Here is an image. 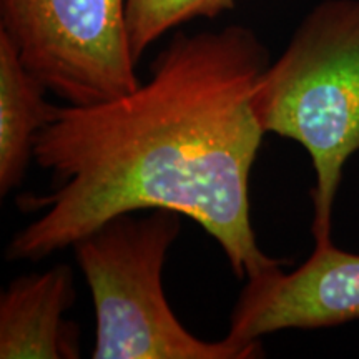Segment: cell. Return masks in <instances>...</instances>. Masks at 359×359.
<instances>
[{"mask_svg":"<svg viewBox=\"0 0 359 359\" xmlns=\"http://www.w3.org/2000/svg\"><path fill=\"white\" fill-rule=\"evenodd\" d=\"M48 90L22 64L11 40L0 32V195L24 182L39 133L55 115Z\"/></svg>","mask_w":359,"mask_h":359,"instance_id":"cell-7","label":"cell"},{"mask_svg":"<svg viewBox=\"0 0 359 359\" xmlns=\"http://www.w3.org/2000/svg\"><path fill=\"white\" fill-rule=\"evenodd\" d=\"M0 32L25 69L67 105H95L142 82L125 0H0Z\"/></svg>","mask_w":359,"mask_h":359,"instance_id":"cell-4","label":"cell"},{"mask_svg":"<svg viewBox=\"0 0 359 359\" xmlns=\"http://www.w3.org/2000/svg\"><path fill=\"white\" fill-rule=\"evenodd\" d=\"M123 213L74 245L75 258L95 306L93 359H250L262 356L259 341L230 336L203 341L170 308L161 273L182 230V215L154 208Z\"/></svg>","mask_w":359,"mask_h":359,"instance_id":"cell-3","label":"cell"},{"mask_svg":"<svg viewBox=\"0 0 359 359\" xmlns=\"http://www.w3.org/2000/svg\"><path fill=\"white\" fill-rule=\"evenodd\" d=\"M251 107L264 133L299 143L314 170V245L331 241L346 161L359 151V0H325L262 72Z\"/></svg>","mask_w":359,"mask_h":359,"instance_id":"cell-2","label":"cell"},{"mask_svg":"<svg viewBox=\"0 0 359 359\" xmlns=\"http://www.w3.org/2000/svg\"><path fill=\"white\" fill-rule=\"evenodd\" d=\"M359 320V255L333 241L314 245L294 271L275 266L246 280L231 311L230 336L255 343L281 330H316Z\"/></svg>","mask_w":359,"mask_h":359,"instance_id":"cell-5","label":"cell"},{"mask_svg":"<svg viewBox=\"0 0 359 359\" xmlns=\"http://www.w3.org/2000/svg\"><path fill=\"white\" fill-rule=\"evenodd\" d=\"M268 64L248 27L178 32L133 92L57 107L34 147L52 190L19 198L22 212L42 215L15 233L8 262H40L118 215L167 208L212 235L236 278L283 266L251 226L250 177L264 135L251 93Z\"/></svg>","mask_w":359,"mask_h":359,"instance_id":"cell-1","label":"cell"},{"mask_svg":"<svg viewBox=\"0 0 359 359\" xmlns=\"http://www.w3.org/2000/svg\"><path fill=\"white\" fill-rule=\"evenodd\" d=\"M236 0H125V22L133 60L175 27L195 19H215Z\"/></svg>","mask_w":359,"mask_h":359,"instance_id":"cell-8","label":"cell"},{"mask_svg":"<svg viewBox=\"0 0 359 359\" xmlns=\"http://www.w3.org/2000/svg\"><path fill=\"white\" fill-rule=\"evenodd\" d=\"M74 303V273L67 264L15 278L0 296V358H79V327L64 320Z\"/></svg>","mask_w":359,"mask_h":359,"instance_id":"cell-6","label":"cell"}]
</instances>
